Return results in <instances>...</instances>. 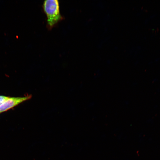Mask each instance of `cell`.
<instances>
[{"label": "cell", "mask_w": 160, "mask_h": 160, "mask_svg": "<svg viewBox=\"0 0 160 160\" xmlns=\"http://www.w3.org/2000/svg\"><path fill=\"white\" fill-rule=\"evenodd\" d=\"M31 95L22 97H9L4 103L0 105V113L6 111L30 99Z\"/></svg>", "instance_id": "7a4b0ae2"}, {"label": "cell", "mask_w": 160, "mask_h": 160, "mask_svg": "<svg viewBox=\"0 0 160 160\" xmlns=\"http://www.w3.org/2000/svg\"><path fill=\"white\" fill-rule=\"evenodd\" d=\"M43 7L47 16V26L48 29L52 28L63 19L60 12L58 0L44 1Z\"/></svg>", "instance_id": "6da1fadb"}, {"label": "cell", "mask_w": 160, "mask_h": 160, "mask_svg": "<svg viewBox=\"0 0 160 160\" xmlns=\"http://www.w3.org/2000/svg\"></svg>", "instance_id": "277c9868"}, {"label": "cell", "mask_w": 160, "mask_h": 160, "mask_svg": "<svg viewBox=\"0 0 160 160\" xmlns=\"http://www.w3.org/2000/svg\"><path fill=\"white\" fill-rule=\"evenodd\" d=\"M9 97L5 96L0 95V105L5 102Z\"/></svg>", "instance_id": "3957f363"}]
</instances>
